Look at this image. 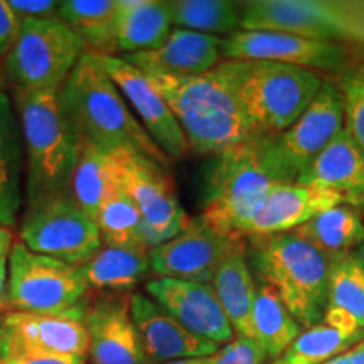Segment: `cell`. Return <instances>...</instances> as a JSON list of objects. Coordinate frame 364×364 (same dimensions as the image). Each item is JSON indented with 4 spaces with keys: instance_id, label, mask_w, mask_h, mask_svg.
<instances>
[{
    "instance_id": "6da1fadb",
    "label": "cell",
    "mask_w": 364,
    "mask_h": 364,
    "mask_svg": "<svg viewBox=\"0 0 364 364\" xmlns=\"http://www.w3.org/2000/svg\"><path fill=\"white\" fill-rule=\"evenodd\" d=\"M277 184H295V179L277 156L272 135L235 145L208 162L201 218L226 238H247L255 216Z\"/></svg>"
},
{
    "instance_id": "7a4b0ae2",
    "label": "cell",
    "mask_w": 364,
    "mask_h": 364,
    "mask_svg": "<svg viewBox=\"0 0 364 364\" xmlns=\"http://www.w3.org/2000/svg\"><path fill=\"white\" fill-rule=\"evenodd\" d=\"M59 107L80 142L98 145L108 152L136 150L167 167L171 159L150 139L127 100L100 65L85 53L58 91Z\"/></svg>"
},
{
    "instance_id": "3957f363",
    "label": "cell",
    "mask_w": 364,
    "mask_h": 364,
    "mask_svg": "<svg viewBox=\"0 0 364 364\" xmlns=\"http://www.w3.org/2000/svg\"><path fill=\"white\" fill-rule=\"evenodd\" d=\"M147 76L166 98L194 152L216 156L258 136L221 63L193 78Z\"/></svg>"
},
{
    "instance_id": "277c9868",
    "label": "cell",
    "mask_w": 364,
    "mask_h": 364,
    "mask_svg": "<svg viewBox=\"0 0 364 364\" xmlns=\"http://www.w3.org/2000/svg\"><path fill=\"white\" fill-rule=\"evenodd\" d=\"M26 157V199L33 206L70 193L80 140L59 107L58 91L12 90Z\"/></svg>"
},
{
    "instance_id": "5b68a950",
    "label": "cell",
    "mask_w": 364,
    "mask_h": 364,
    "mask_svg": "<svg viewBox=\"0 0 364 364\" xmlns=\"http://www.w3.org/2000/svg\"><path fill=\"white\" fill-rule=\"evenodd\" d=\"M247 257L255 279L275 289L304 329L324 322L331 262L294 231L248 236Z\"/></svg>"
},
{
    "instance_id": "8992f818",
    "label": "cell",
    "mask_w": 364,
    "mask_h": 364,
    "mask_svg": "<svg viewBox=\"0 0 364 364\" xmlns=\"http://www.w3.org/2000/svg\"><path fill=\"white\" fill-rule=\"evenodd\" d=\"M221 66L258 136L284 134L324 83L312 70L282 63L223 59Z\"/></svg>"
},
{
    "instance_id": "52a82bcc",
    "label": "cell",
    "mask_w": 364,
    "mask_h": 364,
    "mask_svg": "<svg viewBox=\"0 0 364 364\" xmlns=\"http://www.w3.org/2000/svg\"><path fill=\"white\" fill-rule=\"evenodd\" d=\"M85 53L59 19L22 21L2 71L12 90L59 91Z\"/></svg>"
},
{
    "instance_id": "ba28073f",
    "label": "cell",
    "mask_w": 364,
    "mask_h": 364,
    "mask_svg": "<svg viewBox=\"0 0 364 364\" xmlns=\"http://www.w3.org/2000/svg\"><path fill=\"white\" fill-rule=\"evenodd\" d=\"M88 294L81 267L36 253L16 240L9 253L7 311H70L85 306Z\"/></svg>"
},
{
    "instance_id": "9c48e42d",
    "label": "cell",
    "mask_w": 364,
    "mask_h": 364,
    "mask_svg": "<svg viewBox=\"0 0 364 364\" xmlns=\"http://www.w3.org/2000/svg\"><path fill=\"white\" fill-rule=\"evenodd\" d=\"M19 240L36 253L76 267L85 265L103 247L97 223L70 193L27 206Z\"/></svg>"
},
{
    "instance_id": "30bf717a",
    "label": "cell",
    "mask_w": 364,
    "mask_h": 364,
    "mask_svg": "<svg viewBox=\"0 0 364 364\" xmlns=\"http://www.w3.org/2000/svg\"><path fill=\"white\" fill-rule=\"evenodd\" d=\"M120 182L134 199L144 220L149 248H156L181 233L191 218L177 198L174 181L161 164L136 152L117 150Z\"/></svg>"
},
{
    "instance_id": "8fae6325",
    "label": "cell",
    "mask_w": 364,
    "mask_h": 364,
    "mask_svg": "<svg viewBox=\"0 0 364 364\" xmlns=\"http://www.w3.org/2000/svg\"><path fill=\"white\" fill-rule=\"evenodd\" d=\"M85 306L63 312H2L0 359L19 353L88 358Z\"/></svg>"
},
{
    "instance_id": "7c38bea8",
    "label": "cell",
    "mask_w": 364,
    "mask_h": 364,
    "mask_svg": "<svg viewBox=\"0 0 364 364\" xmlns=\"http://www.w3.org/2000/svg\"><path fill=\"white\" fill-rule=\"evenodd\" d=\"M221 58L228 61H272L306 70L348 68V51L338 43L311 39L285 31H245L223 38Z\"/></svg>"
},
{
    "instance_id": "4fadbf2b",
    "label": "cell",
    "mask_w": 364,
    "mask_h": 364,
    "mask_svg": "<svg viewBox=\"0 0 364 364\" xmlns=\"http://www.w3.org/2000/svg\"><path fill=\"white\" fill-rule=\"evenodd\" d=\"M241 240L216 233L201 216L191 218L179 235L150 250V272L161 279L211 284L218 267Z\"/></svg>"
},
{
    "instance_id": "5bb4252c",
    "label": "cell",
    "mask_w": 364,
    "mask_h": 364,
    "mask_svg": "<svg viewBox=\"0 0 364 364\" xmlns=\"http://www.w3.org/2000/svg\"><path fill=\"white\" fill-rule=\"evenodd\" d=\"M95 56L134 108L139 122L150 139L159 145V149L171 161L184 156L189 150L188 140L154 81L122 56H103V54H95Z\"/></svg>"
},
{
    "instance_id": "9a60e30c",
    "label": "cell",
    "mask_w": 364,
    "mask_h": 364,
    "mask_svg": "<svg viewBox=\"0 0 364 364\" xmlns=\"http://www.w3.org/2000/svg\"><path fill=\"white\" fill-rule=\"evenodd\" d=\"M344 129V107L338 85L324 81L292 127L272 135L273 149L289 174L297 181L300 172Z\"/></svg>"
},
{
    "instance_id": "2e32d148",
    "label": "cell",
    "mask_w": 364,
    "mask_h": 364,
    "mask_svg": "<svg viewBox=\"0 0 364 364\" xmlns=\"http://www.w3.org/2000/svg\"><path fill=\"white\" fill-rule=\"evenodd\" d=\"M83 321L91 364H152L130 314V294L86 300Z\"/></svg>"
},
{
    "instance_id": "e0dca14e",
    "label": "cell",
    "mask_w": 364,
    "mask_h": 364,
    "mask_svg": "<svg viewBox=\"0 0 364 364\" xmlns=\"http://www.w3.org/2000/svg\"><path fill=\"white\" fill-rule=\"evenodd\" d=\"M145 294L199 338L218 346L235 338L233 327L211 284L156 277L147 280Z\"/></svg>"
},
{
    "instance_id": "ac0fdd59",
    "label": "cell",
    "mask_w": 364,
    "mask_h": 364,
    "mask_svg": "<svg viewBox=\"0 0 364 364\" xmlns=\"http://www.w3.org/2000/svg\"><path fill=\"white\" fill-rule=\"evenodd\" d=\"M130 314L152 364L206 358L220 349L218 344L189 332L147 294H130Z\"/></svg>"
},
{
    "instance_id": "d6986e66",
    "label": "cell",
    "mask_w": 364,
    "mask_h": 364,
    "mask_svg": "<svg viewBox=\"0 0 364 364\" xmlns=\"http://www.w3.org/2000/svg\"><path fill=\"white\" fill-rule=\"evenodd\" d=\"M221 44L223 38L174 27L159 49L122 58L145 75L193 78L220 65Z\"/></svg>"
},
{
    "instance_id": "ffe728a7",
    "label": "cell",
    "mask_w": 364,
    "mask_h": 364,
    "mask_svg": "<svg viewBox=\"0 0 364 364\" xmlns=\"http://www.w3.org/2000/svg\"><path fill=\"white\" fill-rule=\"evenodd\" d=\"M295 184L331 191L339 194L346 204L363 208L364 150L343 129L306 169L300 172Z\"/></svg>"
},
{
    "instance_id": "44dd1931",
    "label": "cell",
    "mask_w": 364,
    "mask_h": 364,
    "mask_svg": "<svg viewBox=\"0 0 364 364\" xmlns=\"http://www.w3.org/2000/svg\"><path fill=\"white\" fill-rule=\"evenodd\" d=\"M339 204H346L344 199L331 191L300 184H277L255 216L248 236L289 233Z\"/></svg>"
},
{
    "instance_id": "7402d4cb",
    "label": "cell",
    "mask_w": 364,
    "mask_h": 364,
    "mask_svg": "<svg viewBox=\"0 0 364 364\" xmlns=\"http://www.w3.org/2000/svg\"><path fill=\"white\" fill-rule=\"evenodd\" d=\"M24 142L12 98L0 88V225L11 228L22 209Z\"/></svg>"
},
{
    "instance_id": "603a6c76",
    "label": "cell",
    "mask_w": 364,
    "mask_h": 364,
    "mask_svg": "<svg viewBox=\"0 0 364 364\" xmlns=\"http://www.w3.org/2000/svg\"><path fill=\"white\" fill-rule=\"evenodd\" d=\"M211 285L235 334L253 339L252 312L257 295V280L250 268L245 240L236 243L226 255L213 277Z\"/></svg>"
},
{
    "instance_id": "cb8c5ba5",
    "label": "cell",
    "mask_w": 364,
    "mask_h": 364,
    "mask_svg": "<svg viewBox=\"0 0 364 364\" xmlns=\"http://www.w3.org/2000/svg\"><path fill=\"white\" fill-rule=\"evenodd\" d=\"M172 31L169 4L161 0H117V53H149L166 43Z\"/></svg>"
},
{
    "instance_id": "d4e9b609",
    "label": "cell",
    "mask_w": 364,
    "mask_h": 364,
    "mask_svg": "<svg viewBox=\"0 0 364 364\" xmlns=\"http://www.w3.org/2000/svg\"><path fill=\"white\" fill-rule=\"evenodd\" d=\"M324 322L364 339V265L354 252L331 263Z\"/></svg>"
},
{
    "instance_id": "484cf974",
    "label": "cell",
    "mask_w": 364,
    "mask_h": 364,
    "mask_svg": "<svg viewBox=\"0 0 364 364\" xmlns=\"http://www.w3.org/2000/svg\"><path fill=\"white\" fill-rule=\"evenodd\" d=\"M294 233L332 263L356 252L364 243L363 209L339 204L314 216L306 225L294 230Z\"/></svg>"
},
{
    "instance_id": "4316f807",
    "label": "cell",
    "mask_w": 364,
    "mask_h": 364,
    "mask_svg": "<svg viewBox=\"0 0 364 364\" xmlns=\"http://www.w3.org/2000/svg\"><path fill=\"white\" fill-rule=\"evenodd\" d=\"M80 144V156L71 177L70 194L86 215L97 223L103 201L120 184L118 156L117 152H108L98 145Z\"/></svg>"
},
{
    "instance_id": "83f0119b",
    "label": "cell",
    "mask_w": 364,
    "mask_h": 364,
    "mask_svg": "<svg viewBox=\"0 0 364 364\" xmlns=\"http://www.w3.org/2000/svg\"><path fill=\"white\" fill-rule=\"evenodd\" d=\"M117 0H63L58 19L81 41L85 51L118 56L115 44Z\"/></svg>"
},
{
    "instance_id": "f1b7e54d",
    "label": "cell",
    "mask_w": 364,
    "mask_h": 364,
    "mask_svg": "<svg viewBox=\"0 0 364 364\" xmlns=\"http://www.w3.org/2000/svg\"><path fill=\"white\" fill-rule=\"evenodd\" d=\"M149 250L102 247V250L81 265L90 290L124 294L147 279L150 272Z\"/></svg>"
},
{
    "instance_id": "f546056e",
    "label": "cell",
    "mask_w": 364,
    "mask_h": 364,
    "mask_svg": "<svg viewBox=\"0 0 364 364\" xmlns=\"http://www.w3.org/2000/svg\"><path fill=\"white\" fill-rule=\"evenodd\" d=\"M252 331L253 339L273 361L280 358L302 332V326L292 317L275 289L260 280H257Z\"/></svg>"
},
{
    "instance_id": "4dcf8cb0",
    "label": "cell",
    "mask_w": 364,
    "mask_h": 364,
    "mask_svg": "<svg viewBox=\"0 0 364 364\" xmlns=\"http://www.w3.org/2000/svg\"><path fill=\"white\" fill-rule=\"evenodd\" d=\"M97 226L105 247L145 248L150 252L142 215L122 182L103 201L97 216Z\"/></svg>"
},
{
    "instance_id": "1f68e13d",
    "label": "cell",
    "mask_w": 364,
    "mask_h": 364,
    "mask_svg": "<svg viewBox=\"0 0 364 364\" xmlns=\"http://www.w3.org/2000/svg\"><path fill=\"white\" fill-rule=\"evenodd\" d=\"M172 26L209 36H230L241 29L243 4L228 0H171Z\"/></svg>"
},
{
    "instance_id": "d6a6232c",
    "label": "cell",
    "mask_w": 364,
    "mask_h": 364,
    "mask_svg": "<svg viewBox=\"0 0 364 364\" xmlns=\"http://www.w3.org/2000/svg\"><path fill=\"white\" fill-rule=\"evenodd\" d=\"M363 341L321 322L300 332L287 351L272 364H326Z\"/></svg>"
},
{
    "instance_id": "836d02e7",
    "label": "cell",
    "mask_w": 364,
    "mask_h": 364,
    "mask_svg": "<svg viewBox=\"0 0 364 364\" xmlns=\"http://www.w3.org/2000/svg\"><path fill=\"white\" fill-rule=\"evenodd\" d=\"M338 88L344 107V130L364 150V63L344 68Z\"/></svg>"
},
{
    "instance_id": "e575fe53",
    "label": "cell",
    "mask_w": 364,
    "mask_h": 364,
    "mask_svg": "<svg viewBox=\"0 0 364 364\" xmlns=\"http://www.w3.org/2000/svg\"><path fill=\"white\" fill-rule=\"evenodd\" d=\"M211 364H265L267 354L252 338L236 336L213 354Z\"/></svg>"
},
{
    "instance_id": "d590c367",
    "label": "cell",
    "mask_w": 364,
    "mask_h": 364,
    "mask_svg": "<svg viewBox=\"0 0 364 364\" xmlns=\"http://www.w3.org/2000/svg\"><path fill=\"white\" fill-rule=\"evenodd\" d=\"M7 2L21 22L58 19L59 2L56 0H7Z\"/></svg>"
},
{
    "instance_id": "8d00e7d4",
    "label": "cell",
    "mask_w": 364,
    "mask_h": 364,
    "mask_svg": "<svg viewBox=\"0 0 364 364\" xmlns=\"http://www.w3.org/2000/svg\"><path fill=\"white\" fill-rule=\"evenodd\" d=\"M21 29V19L9 6L7 0H0V61L11 51L14 41Z\"/></svg>"
},
{
    "instance_id": "74e56055",
    "label": "cell",
    "mask_w": 364,
    "mask_h": 364,
    "mask_svg": "<svg viewBox=\"0 0 364 364\" xmlns=\"http://www.w3.org/2000/svg\"><path fill=\"white\" fill-rule=\"evenodd\" d=\"M88 358L65 356V354L19 353L0 359V364H86Z\"/></svg>"
},
{
    "instance_id": "f35d334b",
    "label": "cell",
    "mask_w": 364,
    "mask_h": 364,
    "mask_svg": "<svg viewBox=\"0 0 364 364\" xmlns=\"http://www.w3.org/2000/svg\"><path fill=\"white\" fill-rule=\"evenodd\" d=\"M326 364H364V341L339 356L332 358Z\"/></svg>"
},
{
    "instance_id": "ab89813d",
    "label": "cell",
    "mask_w": 364,
    "mask_h": 364,
    "mask_svg": "<svg viewBox=\"0 0 364 364\" xmlns=\"http://www.w3.org/2000/svg\"><path fill=\"white\" fill-rule=\"evenodd\" d=\"M7 277H9V257L0 258V314L7 312V306H6Z\"/></svg>"
},
{
    "instance_id": "60d3db41",
    "label": "cell",
    "mask_w": 364,
    "mask_h": 364,
    "mask_svg": "<svg viewBox=\"0 0 364 364\" xmlns=\"http://www.w3.org/2000/svg\"><path fill=\"white\" fill-rule=\"evenodd\" d=\"M16 243L11 228L0 225V258H7L9 253Z\"/></svg>"
},
{
    "instance_id": "b9f144b4",
    "label": "cell",
    "mask_w": 364,
    "mask_h": 364,
    "mask_svg": "<svg viewBox=\"0 0 364 364\" xmlns=\"http://www.w3.org/2000/svg\"><path fill=\"white\" fill-rule=\"evenodd\" d=\"M213 356L206 358H188V359H176V361H167L161 364H211Z\"/></svg>"
},
{
    "instance_id": "7bdbcfd3",
    "label": "cell",
    "mask_w": 364,
    "mask_h": 364,
    "mask_svg": "<svg viewBox=\"0 0 364 364\" xmlns=\"http://www.w3.org/2000/svg\"><path fill=\"white\" fill-rule=\"evenodd\" d=\"M354 253H356V257L359 258V262H361L363 265H364V243H363L361 247H359V248H358L356 252H354Z\"/></svg>"
},
{
    "instance_id": "ee69618b",
    "label": "cell",
    "mask_w": 364,
    "mask_h": 364,
    "mask_svg": "<svg viewBox=\"0 0 364 364\" xmlns=\"http://www.w3.org/2000/svg\"><path fill=\"white\" fill-rule=\"evenodd\" d=\"M361 209H363V215H364V206H363V208H361Z\"/></svg>"
}]
</instances>
